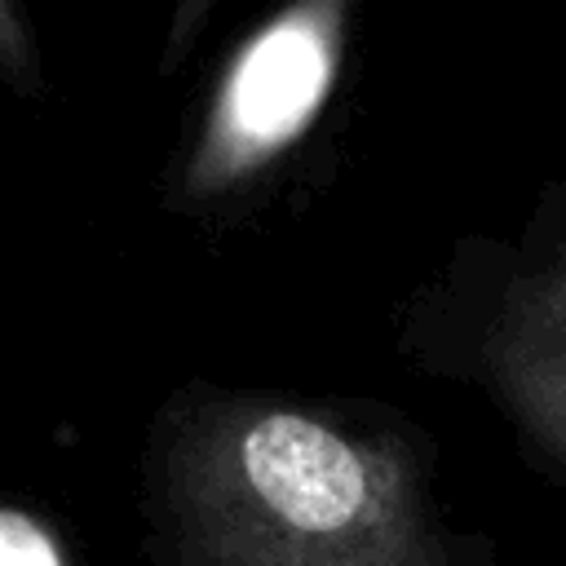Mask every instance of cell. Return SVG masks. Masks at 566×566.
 <instances>
[{
    "mask_svg": "<svg viewBox=\"0 0 566 566\" xmlns=\"http://www.w3.org/2000/svg\"><path fill=\"white\" fill-rule=\"evenodd\" d=\"M398 358L491 407L517 460L566 495V177L513 230L460 234L411 287Z\"/></svg>",
    "mask_w": 566,
    "mask_h": 566,
    "instance_id": "2",
    "label": "cell"
},
{
    "mask_svg": "<svg viewBox=\"0 0 566 566\" xmlns=\"http://www.w3.org/2000/svg\"><path fill=\"white\" fill-rule=\"evenodd\" d=\"M0 80H9L22 93H31L40 84L35 35H31L22 4H13V0H0Z\"/></svg>",
    "mask_w": 566,
    "mask_h": 566,
    "instance_id": "5",
    "label": "cell"
},
{
    "mask_svg": "<svg viewBox=\"0 0 566 566\" xmlns=\"http://www.w3.org/2000/svg\"><path fill=\"white\" fill-rule=\"evenodd\" d=\"M0 566H75L62 535L22 504L0 500Z\"/></svg>",
    "mask_w": 566,
    "mask_h": 566,
    "instance_id": "4",
    "label": "cell"
},
{
    "mask_svg": "<svg viewBox=\"0 0 566 566\" xmlns=\"http://www.w3.org/2000/svg\"><path fill=\"white\" fill-rule=\"evenodd\" d=\"M354 18V0H296L243 31L177 164V203L186 212L226 217L274 195L336 102Z\"/></svg>",
    "mask_w": 566,
    "mask_h": 566,
    "instance_id": "3",
    "label": "cell"
},
{
    "mask_svg": "<svg viewBox=\"0 0 566 566\" xmlns=\"http://www.w3.org/2000/svg\"><path fill=\"white\" fill-rule=\"evenodd\" d=\"M150 566H500L451 522L438 442L402 407L279 385H181L146 442Z\"/></svg>",
    "mask_w": 566,
    "mask_h": 566,
    "instance_id": "1",
    "label": "cell"
}]
</instances>
